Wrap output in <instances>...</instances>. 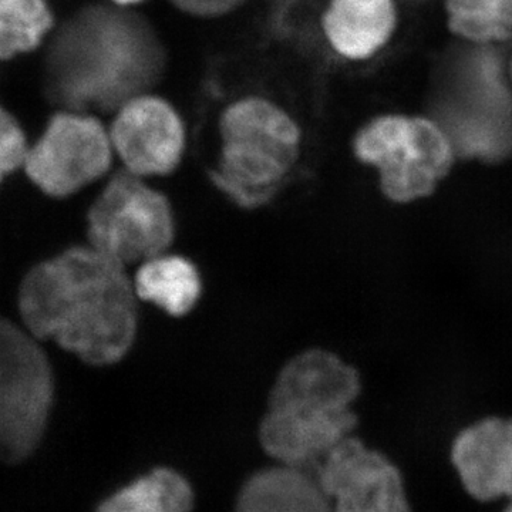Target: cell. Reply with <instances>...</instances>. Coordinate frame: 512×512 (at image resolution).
<instances>
[{
	"mask_svg": "<svg viewBox=\"0 0 512 512\" xmlns=\"http://www.w3.org/2000/svg\"><path fill=\"white\" fill-rule=\"evenodd\" d=\"M357 160L376 168L384 197L412 204L436 192L457 157L430 117L390 114L367 123L353 141Z\"/></svg>",
	"mask_w": 512,
	"mask_h": 512,
	"instance_id": "cell-5",
	"label": "cell"
},
{
	"mask_svg": "<svg viewBox=\"0 0 512 512\" xmlns=\"http://www.w3.org/2000/svg\"><path fill=\"white\" fill-rule=\"evenodd\" d=\"M55 373L42 343L23 325L0 315V464H18L45 436Z\"/></svg>",
	"mask_w": 512,
	"mask_h": 512,
	"instance_id": "cell-6",
	"label": "cell"
},
{
	"mask_svg": "<svg viewBox=\"0 0 512 512\" xmlns=\"http://www.w3.org/2000/svg\"><path fill=\"white\" fill-rule=\"evenodd\" d=\"M29 146L18 121L0 107V184L25 164Z\"/></svg>",
	"mask_w": 512,
	"mask_h": 512,
	"instance_id": "cell-20",
	"label": "cell"
},
{
	"mask_svg": "<svg viewBox=\"0 0 512 512\" xmlns=\"http://www.w3.org/2000/svg\"><path fill=\"white\" fill-rule=\"evenodd\" d=\"M318 481L333 512H410L399 468L356 437L320 461Z\"/></svg>",
	"mask_w": 512,
	"mask_h": 512,
	"instance_id": "cell-9",
	"label": "cell"
},
{
	"mask_svg": "<svg viewBox=\"0 0 512 512\" xmlns=\"http://www.w3.org/2000/svg\"><path fill=\"white\" fill-rule=\"evenodd\" d=\"M448 28L464 42L495 46L512 40V0H446Z\"/></svg>",
	"mask_w": 512,
	"mask_h": 512,
	"instance_id": "cell-18",
	"label": "cell"
},
{
	"mask_svg": "<svg viewBox=\"0 0 512 512\" xmlns=\"http://www.w3.org/2000/svg\"><path fill=\"white\" fill-rule=\"evenodd\" d=\"M508 73H510V79H511V83H512V56H511L510 62H508Z\"/></svg>",
	"mask_w": 512,
	"mask_h": 512,
	"instance_id": "cell-23",
	"label": "cell"
},
{
	"mask_svg": "<svg viewBox=\"0 0 512 512\" xmlns=\"http://www.w3.org/2000/svg\"><path fill=\"white\" fill-rule=\"evenodd\" d=\"M113 153L110 133L96 117L67 110L29 147L23 170L43 194L66 198L104 177Z\"/></svg>",
	"mask_w": 512,
	"mask_h": 512,
	"instance_id": "cell-8",
	"label": "cell"
},
{
	"mask_svg": "<svg viewBox=\"0 0 512 512\" xmlns=\"http://www.w3.org/2000/svg\"><path fill=\"white\" fill-rule=\"evenodd\" d=\"M510 504H508V507L505 508L504 512H512V497L510 498Z\"/></svg>",
	"mask_w": 512,
	"mask_h": 512,
	"instance_id": "cell-24",
	"label": "cell"
},
{
	"mask_svg": "<svg viewBox=\"0 0 512 512\" xmlns=\"http://www.w3.org/2000/svg\"><path fill=\"white\" fill-rule=\"evenodd\" d=\"M362 392L359 372L335 353L311 349L289 360L269 396V407L345 412Z\"/></svg>",
	"mask_w": 512,
	"mask_h": 512,
	"instance_id": "cell-11",
	"label": "cell"
},
{
	"mask_svg": "<svg viewBox=\"0 0 512 512\" xmlns=\"http://www.w3.org/2000/svg\"><path fill=\"white\" fill-rule=\"evenodd\" d=\"M235 512H333L318 477L305 468L279 466L254 474L239 493Z\"/></svg>",
	"mask_w": 512,
	"mask_h": 512,
	"instance_id": "cell-15",
	"label": "cell"
},
{
	"mask_svg": "<svg viewBox=\"0 0 512 512\" xmlns=\"http://www.w3.org/2000/svg\"><path fill=\"white\" fill-rule=\"evenodd\" d=\"M174 235L170 201L127 170L107 181L87 212L89 245L124 266L167 252Z\"/></svg>",
	"mask_w": 512,
	"mask_h": 512,
	"instance_id": "cell-7",
	"label": "cell"
},
{
	"mask_svg": "<svg viewBox=\"0 0 512 512\" xmlns=\"http://www.w3.org/2000/svg\"><path fill=\"white\" fill-rule=\"evenodd\" d=\"M52 28L46 0H0V60L36 49Z\"/></svg>",
	"mask_w": 512,
	"mask_h": 512,
	"instance_id": "cell-19",
	"label": "cell"
},
{
	"mask_svg": "<svg viewBox=\"0 0 512 512\" xmlns=\"http://www.w3.org/2000/svg\"><path fill=\"white\" fill-rule=\"evenodd\" d=\"M221 156L211 181L238 205L254 210L278 194L301 150V128L278 104L245 97L220 119Z\"/></svg>",
	"mask_w": 512,
	"mask_h": 512,
	"instance_id": "cell-4",
	"label": "cell"
},
{
	"mask_svg": "<svg viewBox=\"0 0 512 512\" xmlns=\"http://www.w3.org/2000/svg\"><path fill=\"white\" fill-rule=\"evenodd\" d=\"M431 113L457 160L500 164L512 157V83L494 46L464 42L444 57Z\"/></svg>",
	"mask_w": 512,
	"mask_h": 512,
	"instance_id": "cell-3",
	"label": "cell"
},
{
	"mask_svg": "<svg viewBox=\"0 0 512 512\" xmlns=\"http://www.w3.org/2000/svg\"><path fill=\"white\" fill-rule=\"evenodd\" d=\"M109 133L114 153L124 168L138 177L174 173L183 160V120L167 100L153 94H141L124 103Z\"/></svg>",
	"mask_w": 512,
	"mask_h": 512,
	"instance_id": "cell-10",
	"label": "cell"
},
{
	"mask_svg": "<svg viewBox=\"0 0 512 512\" xmlns=\"http://www.w3.org/2000/svg\"><path fill=\"white\" fill-rule=\"evenodd\" d=\"M133 285L140 301L151 303L175 318L190 313L202 293L197 266L168 251L141 262Z\"/></svg>",
	"mask_w": 512,
	"mask_h": 512,
	"instance_id": "cell-16",
	"label": "cell"
},
{
	"mask_svg": "<svg viewBox=\"0 0 512 512\" xmlns=\"http://www.w3.org/2000/svg\"><path fill=\"white\" fill-rule=\"evenodd\" d=\"M396 20L393 0H330L322 29L338 55L362 60L389 42Z\"/></svg>",
	"mask_w": 512,
	"mask_h": 512,
	"instance_id": "cell-14",
	"label": "cell"
},
{
	"mask_svg": "<svg viewBox=\"0 0 512 512\" xmlns=\"http://www.w3.org/2000/svg\"><path fill=\"white\" fill-rule=\"evenodd\" d=\"M247 0H170L174 8L195 18H220L241 8Z\"/></svg>",
	"mask_w": 512,
	"mask_h": 512,
	"instance_id": "cell-21",
	"label": "cell"
},
{
	"mask_svg": "<svg viewBox=\"0 0 512 512\" xmlns=\"http://www.w3.org/2000/svg\"><path fill=\"white\" fill-rule=\"evenodd\" d=\"M167 67L150 20L117 5H90L66 20L46 53V94L66 110L113 111L150 92Z\"/></svg>",
	"mask_w": 512,
	"mask_h": 512,
	"instance_id": "cell-2",
	"label": "cell"
},
{
	"mask_svg": "<svg viewBox=\"0 0 512 512\" xmlns=\"http://www.w3.org/2000/svg\"><path fill=\"white\" fill-rule=\"evenodd\" d=\"M137 295L126 266L92 245L33 265L18 292L22 325L90 366H111L136 342Z\"/></svg>",
	"mask_w": 512,
	"mask_h": 512,
	"instance_id": "cell-1",
	"label": "cell"
},
{
	"mask_svg": "<svg viewBox=\"0 0 512 512\" xmlns=\"http://www.w3.org/2000/svg\"><path fill=\"white\" fill-rule=\"evenodd\" d=\"M357 426L353 410L322 412L298 407H269L259 427L266 453L284 466L320 463Z\"/></svg>",
	"mask_w": 512,
	"mask_h": 512,
	"instance_id": "cell-12",
	"label": "cell"
},
{
	"mask_svg": "<svg viewBox=\"0 0 512 512\" xmlns=\"http://www.w3.org/2000/svg\"><path fill=\"white\" fill-rule=\"evenodd\" d=\"M461 484L478 501L512 497V417H487L461 431L451 446Z\"/></svg>",
	"mask_w": 512,
	"mask_h": 512,
	"instance_id": "cell-13",
	"label": "cell"
},
{
	"mask_svg": "<svg viewBox=\"0 0 512 512\" xmlns=\"http://www.w3.org/2000/svg\"><path fill=\"white\" fill-rule=\"evenodd\" d=\"M190 483L171 468H156L104 500L96 512H191Z\"/></svg>",
	"mask_w": 512,
	"mask_h": 512,
	"instance_id": "cell-17",
	"label": "cell"
},
{
	"mask_svg": "<svg viewBox=\"0 0 512 512\" xmlns=\"http://www.w3.org/2000/svg\"><path fill=\"white\" fill-rule=\"evenodd\" d=\"M114 5L123 6V8H130V6L137 5V3L143 2V0H110Z\"/></svg>",
	"mask_w": 512,
	"mask_h": 512,
	"instance_id": "cell-22",
	"label": "cell"
}]
</instances>
